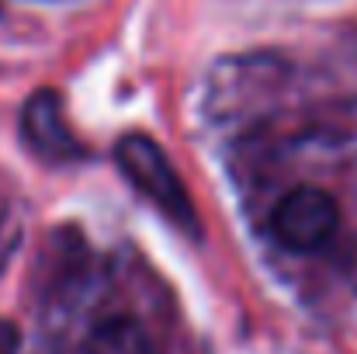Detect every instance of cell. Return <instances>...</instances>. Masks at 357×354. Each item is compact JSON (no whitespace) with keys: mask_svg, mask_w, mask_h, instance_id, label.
Instances as JSON below:
<instances>
[{"mask_svg":"<svg viewBox=\"0 0 357 354\" xmlns=\"http://www.w3.org/2000/svg\"><path fill=\"white\" fill-rule=\"evenodd\" d=\"M21 139L45 163H66L84 153L80 139L70 128L59 91H35L21 108Z\"/></svg>","mask_w":357,"mask_h":354,"instance_id":"4","label":"cell"},{"mask_svg":"<svg viewBox=\"0 0 357 354\" xmlns=\"http://www.w3.org/2000/svg\"><path fill=\"white\" fill-rule=\"evenodd\" d=\"M288 142L319 156H357V98L330 101L309 115L295 118Z\"/></svg>","mask_w":357,"mask_h":354,"instance_id":"5","label":"cell"},{"mask_svg":"<svg viewBox=\"0 0 357 354\" xmlns=\"http://www.w3.org/2000/svg\"><path fill=\"white\" fill-rule=\"evenodd\" d=\"M115 160H119V170L125 174V181L149 202L156 205L177 230L198 236L202 233V223H198V209L177 174V167L170 163V156L149 139V135H125L115 146Z\"/></svg>","mask_w":357,"mask_h":354,"instance_id":"1","label":"cell"},{"mask_svg":"<svg viewBox=\"0 0 357 354\" xmlns=\"http://www.w3.org/2000/svg\"><path fill=\"white\" fill-rule=\"evenodd\" d=\"M21 230H24V223H21L17 195L10 191V184H0V267L14 253V246L21 239Z\"/></svg>","mask_w":357,"mask_h":354,"instance_id":"7","label":"cell"},{"mask_svg":"<svg viewBox=\"0 0 357 354\" xmlns=\"http://www.w3.org/2000/svg\"><path fill=\"white\" fill-rule=\"evenodd\" d=\"M84 354H153V344H149V334L142 330L139 320L119 313V316L98 320L87 330Z\"/></svg>","mask_w":357,"mask_h":354,"instance_id":"6","label":"cell"},{"mask_svg":"<svg viewBox=\"0 0 357 354\" xmlns=\"http://www.w3.org/2000/svg\"><path fill=\"white\" fill-rule=\"evenodd\" d=\"M284 84V66L274 56H239L212 70L208 105L215 115H239L250 101Z\"/></svg>","mask_w":357,"mask_h":354,"instance_id":"3","label":"cell"},{"mask_svg":"<svg viewBox=\"0 0 357 354\" xmlns=\"http://www.w3.org/2000/svg\"><path fill=\"white\" fill-rule=\"evenodd\" d=\"M340 205L323 188H291L271 212V236L291 253H319L340 233Z\"/></svg>","mask_w":357,"mask_h":354,"instance_id":"2","label":"cell"},{"mask_svg":"<svg viewBox=\"0 0 357 354\" xmlns=\"http://www.w3.org/2000/svg\"><path fill=\"white\" fill-rule=\"evenodd\" d=\"M21 351V330L10 320H0V354H17Z\"/></svg>","mask_w":357,"mask_h":354,"instance_id":"8","label":"cell"}]
</instances>
